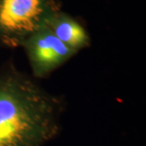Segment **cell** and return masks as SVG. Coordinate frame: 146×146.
<instances>
[{
  "instance_id": "6da1fadb",
  "label": "cell",
  "mask_w": 146,
  "mask_h": 146,
  "mask_svg": "<svg viewBox=\"0 0 146 146\" xmlns=\"http://www.w3.org/2000/svg\"><path fill=\"white\" fill-rule=\"evenodd\" d=\"M59 100L16 72L0 77V146H43L57 136Z\"/></svg>"
},
{
  "instance_id": "3957f363",
  "label": "cell",
  "mask_w": 146,
  "mask_h": 146,
  "mask_svg": "<svg viewBox=\"0 0 146 146\" xmlns=\"http://www.w3.org/2000/svg\"><path fill=\"white\" fill-rule=\"evenodd\" d=\"M23 46L36 77L52 72L76 53L58 40L46 26L30 36Z\"/></svg>"
},
{
  "instance_id": "7a4b0ae2",
  "label": "cell",
  "mask_w": 146,
  "mask_h": 146,
  "mask_svg": "<svg viewBox=\"0 0 146 146\" xmlns=\"http://www.w3.org/2000/svg\"><path fill=\"white\" fill-rule=\"evenodd\" d=\"M57 12L50 0H0V42L23 46Z\"/></svg>"
},
{
  "instance_id": "277c9868",
  "label": "cell",
  "mask_w": 146,
  "mask_h": 146,
  "mask_svg": "<svg viewBox=\"0 0 146 146\" xmlns=\"http://www.w3.org/2000/svg\"><path fill=\"white\" fill-rule=\"evenodd\" d=\"M46 26L65 46L77 53L89 45L86 31L78 22L66 15L57 12L49 20Z\"/></svg>"
}]
</instances>
